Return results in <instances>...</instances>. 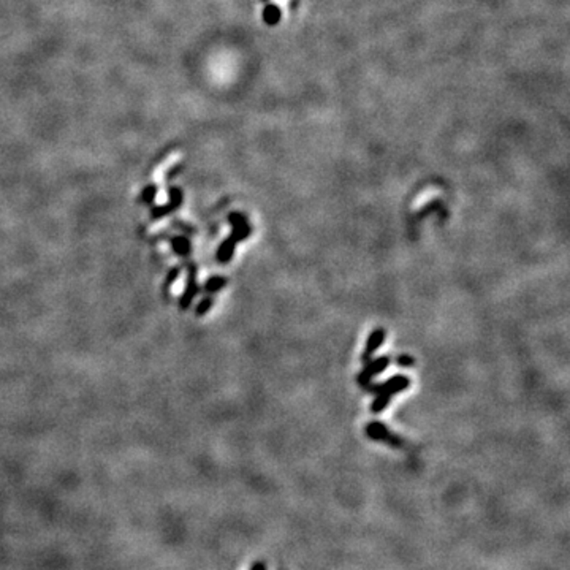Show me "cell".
<instances>
[{
    "mask_svg": "<svg viewBox=\"0 0 570 570\" xmlns=\"http://www.w3.org/2000/svg\"><path fill=\"white\" fill-rule=\"evenodd\" d=\"M396 363L400 364L401 368H412L415 364V359L411 355H400L396 358Z\"/></svg>",
    "mask_w": 570,
    "mask_h": 570,
    "instance_id": "cell-7",
    "label": "cell"
},
{
    "mask_svg": "<svg viewBox=\"0 0 570 570\" xmlns=\"http://www.w3.org/2000/svg\"><path fill=\"white\" fill-rule=\"evenodd\" d=\"M233 251H235V241L229 238V240H225L222 242V246L219 249V260L220 262H229L231 260V256H233Z\"/></svg>",
    "mask_w": 570,
    "mask_h": 570,
    "instance_id": "cell-6",
    "label": "cell"
},
{
    "mask_svg": "<svg viewBox=\"0 0 570 570\" xmlns=\"http://www.w3.org/2000/svg\"><path fill=\"white\" fill-rule=\"evenodd\" d=\"M390 362H391L390 357H380V358L373 359V362L364 363L363 371L358 374L359 385L364 386V385L371 384V382H373V379L375 377V375L382 374L386 368H389Z\"/></svg>",
    "mask_w": 570,
    "mask_h": 570,
    "instance_id": "cell-2",
    "label": "cell"
},
{
    "mask_svg": "<svg viewBox=\"0 0 570 570\" xmlns=\"http://www.w3.org/2000/svg\"><path fill=\"white\" fill-rule=\"evenodd\" d=\"M224 285H225V279H222V278H214V279H211V280L208 282V290L215 292V290L222 289Z\"/></svg>",
    "mask_w": 570,
    "mask_h": 570,
    "instance_id": "cell-8",
    "label": "cell"
},
{
    "mask_svg": "<svg viewBox=\"0 0 570 570\" xmlns=\"http://www.w3.org/2000/svg\"><path fill=\"white\" fill-rule=\"evenodd\" d=\"M366 434L371 437V439L374 440H386L390 442L391 445H401L402 442L400 437L396 436H391L389 433V429H386L385 425H382L379 422H373L366 426Z\"/></svg>",
    "mask_w": 570,
    "mask_h": 570,
    "instance_id": "cell-3",
    "label": "cell"
},
{
    "mask_svg": "<svg viewBox=\"0 0 570 570\" xmlns=\"http://www.w3.org/2000/svg\"><path fill=\"white\" fill-rule=\"evenodd\" d=\"M385 336H386V333H385L384 328H375L373 333L369 335L368 341H366V347H364L363 355H362V362L363 363H368L371 359V357H373V353L377 350V348L382 347V344H384V341H385Z\"/></svg>",
    "mask_w": 570,
    "mask_h": 570,
    "instance_id": "cell-4",
    "label": "cell"
},
{
    "mask_svg": "<svg viewBox=\"0 0 570 570\" xmlns=\"http://www.w3.org/2000/svg\"><path fill=\"white\" fill-rule=\"evenodd\" d=\"M279 19H280V10L273 3L267 5V7H265V10H263V21H265V23L269 24V26H274V24L279 23Z\"/></svg>",
    "mask_w": 570,
    "mask_h": 570,
    "instance_id": "cell-5",
    "label": "cell"
},
{
    "mask_svg": "<svg viewBox=\"0 0 570 570\" xmlns=\"http://www.w3.org/2000/svg\"><path fill=\"white\" fill-rule=\"evenodd\" d=\"M411 386V379L407 375H395V377H390L389 380H385L384 384H371L364 385V390L369 393H374L375 396L386 398V400L391 401V398L398 395V393L402 390H407Z\"/></svg>",
    "mask_w": 570,
    "mask_h": 570,
    "instance_id": "cell-1",
    "label": "cell"
},
{
    "mask_svg": "<svg viewBox=\"0 0 570 570\" xmlns=\"http://www.w3.org/2000/svg\"><path fill=\"white\" fill-rule=\"evenodd\" d=\"M262 2H268V0H262Z\"/></svg>",
    "mask_w": 570,
    "mask_h": 570,
    "instance_id": "cell-9",
    "label": "cell"
}]
</instances>
